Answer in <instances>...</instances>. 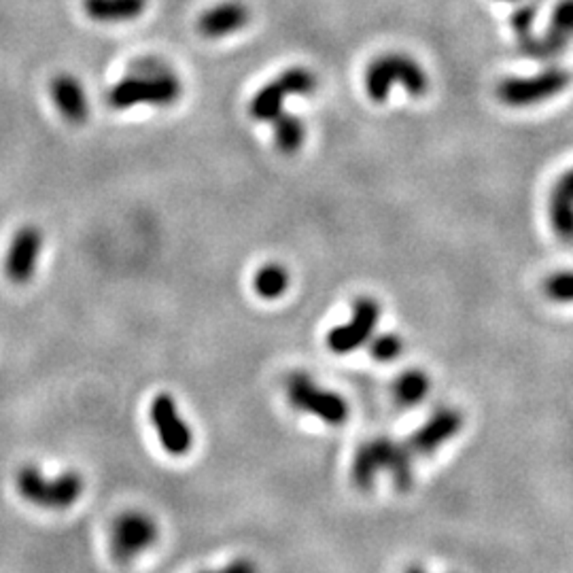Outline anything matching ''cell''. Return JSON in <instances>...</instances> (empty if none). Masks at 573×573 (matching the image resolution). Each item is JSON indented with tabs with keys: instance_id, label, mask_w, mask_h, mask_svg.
Here are the masks:
<instances>
[{
	"instance_id": "obj_1",
	"label": "cell",
	"mask_w": 573,
	"mask_h": 573,
	"mask_svg": "<svg viewBox=\"0 0 573 573\" xmlns=\"http://www.w3.org/2000/svg\"><path fill=\"white\" fill-rule=\"evenodd\" d=\"M181 94H183L181 79L164 62L147 58L134 64L130 74L109 89L106 103L117 111L138 105L170 106L181 98Z\"/></svg>"
},
{
	"instance_id": "obj_2",
	"label": "cell",
	"mask_w": 573,
	"mask_h": 573,
	"mask_svg": "<svg viewBox=\"0 0 573 573\" xmlns=\"http://www.w3.org/2000/svg\"><path fill=\"white\" fill-rule=\"evenodd\" d=\"M414 454L406 442H395L387 436L374 437L359 446L352 459L351 478L357 489L369 491L380 471H389L399 491H408L414 482Z\"/></svg>"
},
{
	"instance_id": "obj_3",
	"label": "cell",
	"mask_w": 573,
	"mask_h": 573,
	"mask_svg": "<svg viewBox=\"0 0 573 573\" xmlns=\"http://www.w3.org/2000/svg\"><path fill=\"white\" fill-rule=\"evenodd\" d=\"M395 83L404 85L410 96H422L430 88L427 73L406 53H384L368 66L366 89L374 103H384Z\"/></svg>"
},
{
	"instance_id": "obj_4",
	"label": "cell",
	"mask_w": 573,
	"mask_h": 573,
	"mask_svg": "<svg viewBox=\"0 0 573 573\" xmlns=\"http://www.w3.org/2000/svg\"><path fill=\"white\" fill-rule=\"evenodd\" d=\"M15 486L26 501L45 510H66L83 495L85 482L77 471H66L58 478H47L36 465H24L15 476Z\"/></svg>"
},
{
	"instance_id": "obj_5",
	"label": "cell",
	"mask_w": 573,
	"mask_h": 573,
	"mask_svg": "<svg viewBox=\"0 0 573 573\" xmlns=\"http://www.w3.org/2000/svg\"><path fill=\"white\" fill-rule=\"evenodd\" d=\"M285 393L289 404L299 412H306L328 425H342L348 419V404L336 391L319 387L306 372H293L285 380Z\"/></svg>"
},
{
	"instance_id": "obj_6",
	"label": "cell",
	"mask_w": 573,
	"mask_h": 573,
	"mask_svg": "<svg viewBox=\"0 0 573 573\" xmlns=\"http://www.w3.org/2000/svg\"><path fill=\"white\" fill-rule=\"evenodd\" d=\"M569 73L559 66L544 68L531 77H507L497 85V98L507 106H531L554 98L569 85Z\"/></svg>"
},
{
	"instance_id": "obj_7",
	"label": "cell",
	"mask_w": 573,
	"mask_h": 573,
	"mask_svg": "<svg viewBox=\"0 0 573 573\" xmlns=\"http://www.w3.org/2000/svg\"><path fill=\"white\" fill-rule=\"evenodd\" d=\"M317 88V79L308 68H287L253 96L249 113L257 121H275L283 113V103L289 96H306Z\"/></svg>"
},
{
	"instance_id": "obj_8",
	"label": "cell",
	"mask_w": 573,
	"mask_h": 573,
	"mask_svg": "<svg viewBox=\"0 0 573 573\" xmlns=\"http://www.w3.org/2000/svg\"><path fill=\"white\" fill-rule=\"evenodd\" d=\"M158 524L149 514L130 510L117 516L111 533V550L117 563H130L158 542Z\"/></svg>"
},
{
	"instance_id": "obj_9",
	"label": "cell",
	"mask_w": 573,
	"mask_h": 573,
	"mask_svg": "<svg viewBox=\"0 0 573 573\" xmlns=\"http://www.w3.org/2000/svg\"><path fill=\"white\" fill-rule=\"evenodd\" d=\"M380 319V306L372 298H357L352 302V314L346 323L338 325L328 334V348L336 355H348L372 340Z\"/></svg>"
},
{
	"instance_id": "obj_10",
	"label": "cell",
	"mask_w": 573,
	"mask_h": 573,
	"mask_svg": "<svg viewBox=\"0 0 573 573\" xmlns=\"http://www.w3.org/2000/svg\"><path fill=\"white\" fill-rule=\"evenodd\" d=\"M573 39V0H559L550 15V26L542 36H524L518 47L533 60H553Z\"/></svg>"
},
{
	"instance_id": "obj_11",
	"label": "cell",
	"mask_w": 573,
	"mask_h": 573,
	"mask_svg": "<svg viewBox=\"0 0 573 573\" xmlns=\"http://www.w3.org/2000/svg\"><path fill=\"white\" fill-rule=\"evenodd\" d=\"M149 414H151V422L166 453L173 454V457H185L191 451L194 436L176 408L174 399L168 393H159L153 399Z\"/></svg>"
},
{
	"instance_id": "obj_12",
	"label": "cell",
	"mask_w": 573,
	"mask_h": 573,
	"mask_svg": "<svg viewBox=\"0 0 573 573\" xmlns=\"http://www.w3.org/2000/svg\"><path fill=\"white\" fill-rule=\"evenodd\" d=\"M463 427V414L454 408H440L427 419L419 430L410 433V437L406 440V446L410 448V453L414 454V459L430 457L448 440H453L454 436Z\"/></svg>"
},
{
	"instance_id": "obj_13",
	"label": "cell",
	"mask_w": 573,
	"mask_h": 573,
	"mask_svg": "<svg viewBox=\"0 0 573 573\" xmlns=\"http://www.w3.org/2000/svg\"><path fill=\"white\" fill-rule=\"evenodd\" d=\"M43 246V234L39 228L26 226L11 240V246L4 257V275L15 285H26L35 276L36 261H39Z\"/></svg>"
},
{
	"instance_id": "obj_14",
	"label": "cell",
	"mask_w": 573,
	"mask_h": 573,
	"mask_svg": "<svg viewBox=\"0 0 573 573\" xmlns=\"http://www.w3.org/2000/svg\"><path fill=\"white\" fill-rule=\"evenodd\" d=\"M249 7L238 3V0H229V3H221L217 7L208 9L206 13H202L200 19H197V30L208 39H219V36H228L243 30L249 24Z\"/></svg>"
},
{
	"instance_id": "obj_15",
	"label": "cell",
	"mask_w": 573,
	"mask_h": 573,
	"mask_svg": "<svg viewBox=\"0 0 573 573\" xmlns=\"http://www.w3.org/2000/svg\"><path fill=\"white\" fill-rule=\"evenodd\" d=\"M548 217L554 234L565 243H573V168L561 174L550 190Z\"/></svg>"
},
{
	"instance_id": "obj_16",
	"label": "cell",
	"mask_w": 573,
	"mask_h": 573,
	"mask_svg": "<svg viewBox=\"0 0 573 573\" xmlns=\"http://www.w3.org/2000/svg\"><path fill=\"white\" fill-rule=\"evenodd\" d=\"M51 98L64 120H68L71 123H83L89 117L88 96H85L81 81L77 77H73V74L64 73L53 79Z\"/></svg>"
},
{
	"instance_id": "obj_17",
	"label": "cell",
	"mask_w": 573,
	"mask_h": 573,
	"mask_svg": "<svg viewBox=\"0 0 573 573\" xmlns=\"http://www.w3.org/2000/svg\"><path fill=\"white\" fill-rule=\"evenodd\" d=\"M83 9L89 19L100 24L111 21H130L147 9V0H83Z\"/></svg>"
},
{
	"instance_id": "obj_18",
	"label": "cell",
	"mask_w": 573,
	"mask_h": 573,
	"mask_svg": "<svg viewBox=\"0 0 573 573\" xmlns=\"http://www.w3.org/2000/svg\"><path fill=\"white\" fill-rule=\"evenodd\" d=\"M430 376H427L425 372H421V369H408V372H404L401 376L395 380L393 384V395H395V401H398L399 406H406V408H410V406H419L422 399L427 398V393H430Z\"/></svg>"
},
{
	"instance_id": "obj_19",
	"label": "cell",
	"mask_w": 573,
	"mask_h": 573,
	"mask_svg": "<svg viewBox=\"0 0 573 573\" xmlns=\"http://www.w3.org/2000/svg\"><path fill=\"white\" fill-rule=\"evenodd\" d=\"M275 143H276V149L281 153L285 155H291L299 151V147H302L304 138H306V128H304V121L299 120L296 115H289L283 111L281 115L276 117L275 121Z\"/></svg>"
},
{
	"instance_id": "obj_20",
	"label": "cell",
	"mask_w": 573,
	"mask_h": 573,
	"mask_svg": "<svg viewBox=\"0 0 573 573\" xmlns=\"http://www.w3.org/2000/svg\"><path fill=\"white\" fill-rule=\"evenodd\" d=\"M253 289L259 298L278 299L289 289V272L281 264H266L257 270Z\"/></svg>"
},
{
	"instance_id": "obj_21",
	"label": "cell",
	"mask_w": 573,
	"mask_h": 573,
	"mask_svg": "<svg viewBox=\"0 0 573 573\" xmlns=\"http://www.w3.org/2000/svg\"><path fill=\"white\" fill-rule=\"evenodd\" d=\"M546 298L559 304H573V270H561L544 281Z\"/></svg>"
},
{
	"instance_id": "obj_22",
	"label": "cell",
	"mask_w": 573,
	"mask_h": 573,
	"mask_svg": "<svg viewBox=\"0 0 573 573\" xmlns=\"http://www.w3.org/2000/svg\"><path fill=\"white\" fill-rule=\"evenodd\" d=\"M535 19H538V4H535V3L521 4L518 9H514V13L510 18V24H512L514 35L518 36V41L524 39V36L533 35Z\"/></svg>"
},
{
	"instance_id": "obj_23",
	"label": "cell",
	"mask_w": 573,
	"mask_h": 573,
	"mask_svg": "<svg viewBox=\"0 0 573 573\" xmlns=\"http://www.w3.org/2000/svg\"><path fill=\"white\" fill-rule=\"evenodd\" d=\"M401 340L399 336L395 334H383L378 336V338L372 340V345H369V352H372V357L376 359V361H393L395 357L401 355Z\"/></svg>"
},
{
	"instance_id": "obj_24",
	"label": "cell",
	"mask_w": 573,
	"mask_h": 573,
	"mask_svg": "<svg viewBox=\"0 0 573 573\" xmlns=\"http://www.w3.org/2000/svg\"><path fill=\"white\" fill-rule=\"evenodd\" d=\"M205 573H259V571H257V565L251 559H236L229 565L223 567V569L205 571Z\"/></svg>"
},
{
	"instance_id": "obj_25",
	"label": "cell",
	"mask_w": 573,
	"mask_h": 573,
	"mask_svg": "<svg viewBox=\"0 0 573 573\" xmlns=\"http://www.w3.org/2000/svg\"><path fill=\"white\" fill-rule=\"evenodd\" d=\"M406 573H425V571H422V569H421V567H410V569H408V571H406Z\"/></svg>"
},
{
	"instance_id": "obj_26",
	"label": "cell",
	"mask_w": 573,
	"mask_h": 573,
	"mask_svg": "<svg viewBox=\"0 0 573 573\" xmlns=\"http://www.w3.org/2000/svg\"><path fill=\"white\" fill-rule=\"evenodd\" d=\"M501 3H516V0H501Z\"/></svg>"
}]
</instances>
